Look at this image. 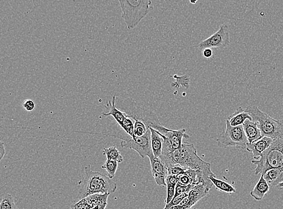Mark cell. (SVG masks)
<instances>
[{
  "label": "cell",
  "mask_w": 283,
  "mask_h": 209,
  "mask_svg": "<svg viewBox=\"0 0 283 209\" xmlns=\"http://www.w3.org/2000/svg\"><path fill=\"white\" fill-rule=\"evenodd\" d=\"M117 185L108 176L101 172L92 171L91 165L85 167V175L81 181L78 199L81 200L95 194L113 193L116 192Z\"/></svg>",
  "instance_id": "7a4b0ae2"
},
{
  "label": "cell",
  "mask_w": 283,
  "mask_h": 209,
  "mask_svg": "<svg viewBox=\"0 0 283 209\" xmlns=\"http://www.w3.org/2000/svg\"><path fill=\"white\" fill-rule=\"evenodd\" d=\"M210 189V188L203 184H199L195 186L194 189L190 191L187 196L190 204L193 207L201 199L206 196L209 194Z\"/></svg>",
  "instance_id": "2e32d148"
},
{
  "label": "cell",
  "mask_w": 283,
  "mask_h": 209,
  "mask_svg": "<svg viewBox=\"0 0 283 209\" xmlns=\"http://www.w3.org/2000/svg\"><path fill=\"white\" fill-rule=\"evenodd\" d=\"M119 2L123 19L128 29L136 28L153 9L151 0H119Z\"/></svg>",
  "instance_id": "277c9868"
},
{
  "label": "cell",
  "mask_w": 283,
  "mask_h": 209,
  "mask_svg": "<svg viewBox=\"0 0 283 209\" xmlns=\"http://www.w3.org/2000/svg\"><path fill=\"white\" fill-rule=\"evenodd\" d=\"M165 183H166L167 196L165 203L167 204L172 200L175 195L176 186L177 183V176L168 175Z\"/></svg>",
  "instance_id": "44dd1931"
},
{
  "label": "cell",
  "mask_w": 283,
  "mask_h": 209,
  "mask_svg": "<svg viewBox=\"0 0 283 209\" xmlns=\"http://www.w3.org/2000/svg\"><path fill=\"white\" fill-rule=\"evenodd\" d=\"M228 121L231 126L237 127L242 125L246 120L252 121L251 116L249 115V113L245 111V109L242 107H239L236 110L233 114L230 116L228 118Z\"/></svg>",
  "instance_id": "d6986e66"
},
{
  "label": "cell",
  "mask_w": 283,
  "mask_h": 209,
  "mask_svg": "<svg viewBox=\"0 0 283 209\" xmlns=\"http://www.w3.org/2000/svg\"><path fill=\"white\" fill-rule=\"evenodd\" d=\"M213 55V50L210 48H207L203 50V55L204 58L209 59L212 58Z\"/></svg>",
  "instance_id": "d6a6232c"
},
{
  "label": "cell",
  "mask_w": 283,
  "mask_h": 209,
  "mask_svg": "<svg viewBox=\"0 0 283 209\" xmlns=\"http://www.w3.org/2000/svg\"><path fill=\"white\" fill-rule=\"evenodd\" d=\"M0 209H17L16 203L13 195L7 193L3 196Z\"/></svg>",
  "instance_id": "d4e9b609"
},
{
  "label": "cell",
  "mask_w": 283,
  "mask_h": 209,
  "mask_svg": "<svg viewBox=\"0 0 283 209\" xmlns=\"http://www.w3.org/2000/svg\"><path fill=\"white\" fill-rule=\"evenodd\" d=\"M150 131V139H151V146L153 155L156 157L160 158L162 147H163L164 139L158 131L149 128Z\"/></svg>",
  "instance_id": "e0dca14e"
},
{
  "label": "cell",
  "mask_w": 283,
  "mask_h": 209,
  "mask_svg": "<svg viewBox=\"0 0 283 209\" xmlns=\"http://www.w3.org/2000/svg\"><path fill=\"white\" fill-rule=\"evenodd\" d=\"M36 104L32 99H26L23 103V109L27 112H32L35 109Z\"/></svg>",
  "instance_id": "4dcf8cb0"
},
{
  "label": "cell",
  "mask_w": 283,
  "mask_h": 209,
  "mask_svg": "<svg viewBox=\"0 0 283 209\" xmlns=\"http://www.w3.org/2000/svg\"><path fill=\"white\" fill-rule=\"evenodd\" d=\"M117 98V95H114L112 101L110 100L106 106H105V108L108 110V113H102L100 118L112 116L115 119L117 123L119 125V126L122 127L126 117V115L124 112L117 108L116 106Z\"/></svg>",
  "instance_id": "7c38bea8"
},
{
  "label": "cell",
  "mask_w": 283,
  "mask_h": 209,
  "mask_svg": "<svg viewBox=\"0 0 283 209\" xmlns=\"http://www.w3.org/2000/svg\"><path fill=\"white\" fill-rule=\"evenodd\" d=\"M150 133H151L149 129L143 136H136L135 139L131 138L129 140L122 139L120 146L123 148L133 149L143 159L146 157L151 156L153 154L151 146V139H150Z\"/></svg>",
  "instance_id": "ba28073f"
},
{
  "label": "cell",
  "mask_w": 283,
  "mask_h": 209,
  "mask_svg": "<svg viewBox=\"0 0 283 209\" xmlns=\"http://www.w3.org/2000/svg\"><path fill=\"white\" fill-rule=\"evenodd\" d=\"M5 154H6V150H5V144L4 143L2 142L1 146H0V156H1L0 159L1 160L3 159V158L4 157Z\"/></svg>",
  "instance_id": "836d02e7"
},
{
  "label": "cell",
  "mask_w": 283,
  "mask_h": 209,
  "mask_svg": "<svg viewBox=\"0 0 283 209\" xmlns=\"http://www.w3.org/2000/svg\"><path fill=\"white\" fill-rule=\"evenodd\" d=\"M216 142L219 147L222 148L234 146L237 148L246 149L248 143L242 125L231 126L228 119L226 121L225 129L220 134Z\"/></svg>",
  "instance_id": "52a82bcc"
},
{
  "label": "cell",
  "mask_w": 283,
  "mask_h": 209,
  "mask_svg": "<svg viewBox=\"0 0 283 209\" xmlns=\"http://www.w3.org/2000/svg\"><path fill=\"white\" fill-rule=\"evenodd\" d=\"M110 193L95 194L85 198L90 209H106L107 200Z\"/></svg>",
  "instance_id": "ac0fdd59"
},
{
  "label": "cell",
  "mask_w": 283,
  "mask_h": 209,
  "mask_svg": "<svg viewBox=\"0 0 283 209\" xmlns=\"http://www.w3.org/2000/svg\"><path fill=\"white\" fill-rule=\"evenodd\" d=\"M230 37L228 26L222 25L218 31L210 36L206 40L202 41L198 45L199 49L204 50L207 48H216V49H224L230 46Z\"/></svg>",
  "instance_id": "9c48e42d"
},
{
  "label": "cell",
  "mask_w": 283,
  "mask_h": 209,
  "mask_svg": "<svg viewBox=\"0 0 283 209\" xmlns=\"http://www.w3.org/2000/svg\"><path fill=\"white\" fill-rule=\"evenodd\" d=\"M123 130L125 131L129 136L131 137V138L135 139V136L134 134V124L133 121H132L131 118L126 116L124 122L122 127H121Z\"/></svg>",
  "instance_id": "484cf974"
},
{
  "label": "cell",
  "mask_w": 283,
  "mask_h": 209,
  "mask_svg": "<svg viewBox=\"0 0 283 209\" xmlns=\"http://www.w3.org/2000/svg\"><path fill=\"white\" fill-rule=\"evenodd\" d=\"M148 130V128L146 127V125L143 122L135 121L134 134L135 136H143L147 132Z\"/></svg>",
  "instance_id": "4316f807"
},
{
  "label": "cell",
  "mask_w": 283,
  "mask_h": 209,
  "mask_svg": "<svg viewBox=\"0 0 283 209\" xmlns=\"http://www.w3.org/2000/svg\"><path fill=\"white\" fill-rule=\"evenodd\" d=\"M196 186H197V185H196ZM195 187V185L194 184H188L186 185V186H184V185L177 183L175 189V195H174V196L181 195V194L186 192L189 193L190 191L194 189Z\"/></svg>",
  "instance_id": "83f0119b"
},
{
  "label": "cell",
  "mask_w": 283,
  "mask_h": 209,
  "mask_svg": "<svg viewBox=\"0 0 283 209\" xmlns=\"http://www.w3.org/2000/svg\"><path fill=\"white\" fill-rule=\"evenodd\" d=\"M116 106L119 110L124 112L126 116L133 119L134 121L143 122L148 129L152 128L164 136L170 130L162 126L159 121L157 115L152 110L138 106L131 98L118 99V103H116Z\"/></svg>",
  "instance_id": "3957f363"
},
{
  "label": "cell",
  "mask_w": 283,
  "mask_h": 209,
  "mask_svg": "<svg viewBox=\"0 0 283 209\" xmlns=\"http://www.w3.org/2000/svg\"><path fill=\"white\" fill-rule=\"evenodd\" d=\"M168 175H177L184 172L186 169L179 165H171L167 166Z\"/></svg>",
  "instance_id": "f1b7e54d"
},
{
  "label": "cell",
  "mask_w": 283,
  "mask_h": 209,
  "mask_svg": "<svg viewBox=\"0 0 283 209\" xmlns=\"http://www.w3.org/2000/svg\"><path fill=\"white\" fill-rule=\"evenodd\" d=\"M118 163L116 160H107L104 165L102 166V168L107 172L108 177L112 180L115 177L117 168H118Z\"/></svg>",
  "instance_id": "cb8c5ba5"
},
{
  "label": "cell",
  "mask_w": 283,
  "mask_h": 209,
  "mask_svg": "<svg viewBox=\"0 0 283 209\" xmlns=\"http://www.w3.org/2000/svg\"><path fill=\"white\" fill-rule=\"evenodd\" d=\"M167 139H164L163 147L160 159L167 166L171 165H179L186 169H193L214 174L212 165L205 162L198 155L197 149L192 143L183 142L182 147L173 150Z\"/></svg>",
  "instance_id": "6da1fadb"
},
{
  "label": "cell",
  "mask_w": 283,
  "mask_h": 209,
  "mask_svg": "<svg viewBox=\"0 0 283 209\" xmlns=\"http://www.w3.org/2000/svg\"><path fill=\"white\" fill-rule=\"evenodd\" d=\"M273 140L269 137L263 136L257 141L252 143H247L246 150L253 154L254 159L257 160L261 154L272 145Z\"/></svg>",
  "instance_id": "8fae6325"
},
{
  "label": "cell",
  "mask_w": 283,
  "mask_h": 209,
  "mask_svg": "<svg viewBox=\"0 0 283 209\" xmlns=\"http://www.w3.org/2000/svg\"><path fill=\"white\" fill-rule=\"evenodd\" d=\"M248 143H252L261 138L263 136L257 122L246 120L242 125Z\"/></svg>",
  "instance_id": "5bb4252c"
},
{
  "label": "cell",
  "mask_w": 283,
  "mask_h": 209,
  "mask_svg": "<svg viewBox=\"0 0 283 209\" xmlns=\"http://www.w3.org/2000/svg\"><path fill=\"white\" fill-rule=\"evenodd\" d=\"M210 180L212 182L213 186L220 192L233 193L236 192V189L232 185L227 183L224 181L219 180L216 178L215 176H211Z\"/></svg>",
  "instance_id": "7402d4cb"
},
{
  "label": "cell",
  "mask_w": 283,
  "mask_h": 209,
  "mask_svg": "<svg viewBox=\"0 0 283 209\" xmlns=\"http://www.w3.org/2000/svg\"><path fill=\"white\" fill-rule=\"evenodd\" d=\"M276 187L280 188V189H282V188H283V181H282L281 183H280L278 185H277Z\"/></svg>",
  "instance_id": "d590c367"
},
{
  "label": "cell",
  "mask_w": 283,
  "mask_h": 209,
  "mask_svg": "<svg viewBox=\"0 0 283 209\" xmlns=\"http://www.w3.org/2000/svg\"><path fill=\"white\" fill-rule=\"evenodd\" d=\"M191 209H192V208H191Z\"/></svg>",
  "instance_id": "74e56055"
},
{
  "label": "cell",
  "mask_w": 283,
  "mask_h": 209,
  "mask_svg": "<svg viewBox=\"0 0 283 209\" xmlns=\"http://www.w3.org/2000/svg\"><path fill=\"white\" fill-rule=\"evenodd\" d=\"M151 172L156 183L159 186H166L165 180L168 175L167 166L160 158L152 155L149 157Z\"/></svg>",
  "instance_id": "30bf717a"
},
{
  "label": "cell",
  "mask_w": 283,
  "mask_h": 209,
  "mask_svg": "<svg viewBox=\"0 0 283 209\" xmlns=\"http://www.w3.org/2000/svg\"><path fill=\"white\" fill-rule=\"evenodd\" d=\"M76 209H90V206L86 201L85 198L80 200V201L74 205Z\"/></svg>",
  "instance_id": "1f68e13d"
},
{
  "label": "cell",
  "mask_w": 283,
  "mask_h": 209,
  "mask_svg": "<svg viewBox=\"0 0 283 209\" xmlns=\"http://www.w3.org/2000/svg\"><path fill=\"white\" fill-rule=\"evenodd\" d=\"M269 184L265 180L263 175H261L257 184L250 193V195L256 201H260L263 200L266 194L269 192L270 190Z\"/></svg>",
  "instance_id": "9a60e30c"
},
{
  "label": "cell",
  "mask_w": 283,
  "mask_h": 209,
  "mask_svg": "<svg viewBox=\"0 0 283 209\" xmlns=\"http://www.w3.org/2000/svg\"><path fill=\"white\" fill-rule=\"evenodd\" d=\"M245 111L251 116L253 121L257 122L262 136L273 140L283 138V119L276 120L256 106L247 107Z\"/></svg>",
  "instance_id": "8992f818"
},
{
  "label": "cell",
  "mask_w": 283,
  "mask_h": 209,
  "mask_svg": "<svg viewBox=\"0 0 283 209\" xmlns=\"http://www.w3.org/2000/svg\"><path fill=\"white\" fill-rule=\"evenodd\" d=\"M252 163L256 166L255 175H263L268 170L283 168V138L273 141L260 158L252 160Z\"/></svg>",
  "instance_id": "5b68a950"
},
{
  "label": "cell",
  "mask_w": 283,
  "mask_h": 209,
  "mask_svg": "<svg viewBox=\"0 0 283 209\" xmlns=\"http://www.w3.org/2000/svg\"><path fill=\"white\" fill-rule=\"evenodd\" d=\"M263 175L270 186L276 187L283 181V168L268 170Z\"/></svg>",
  "instance_id": "ffe728a7"
},
{
  "label": "cell",
  "mask_w": 283,
  "mask_h": 209,
  "mask_svg": "<svg viewBox=\"0 0 283 209\" xmlns=\"http://www.w3.org/2000/svg\"><path fill=\"white\" fill-rule=\"evenodd\" d=\"M103 154L107 155V160H113L117 161L118 163L123 162V157L116 146H111V147L105 148L103 151Z\"/></svg>",
  "instance_id": "603a6c76"
},
{
  "label": "cell",
  "mask_w": 283,
  "mask_h": 209,
  "mask_svg": "<svg viewBox=\"0 0 283 209\" xmlns=\"http://www.w3.org/2000/svg\"><path fill=\"white\" fill-rule=\"evenodd\" d=\"M71 209H76V208H75L74 207V205H71Z\"/></svg>",
  "instance_id": "8d00e7d4"
},
{
  "label": "cell",
  "mask_w": 283,
  "mask_h": 209,
  "mask_svg": "<svg viewBox=\"0 0 283 209\" xmlns=\"http://www.w3.org/2000/svg\"><path fill=\"white\" fill-rule=\"evenodd\" d=\"M164 136L166 137L169 143L170 148L173 150L181 148L183 144V139H188L190 137V136L186 133L185 129L169 130Z\"/></svg>",
  "instance_id": "4fadbf2b"
},
{
  "label": "cell",
  "mask_w": 283,
  "mask_h": 209,
  "mask_svg": "<svg viewBox=\"0 0 283 209\" xmlns=\"http://www.w3.org/2000/svg\"><path fill=\"white\" fill-rule=\"evenodd\" d=\"M188 195V193L186 192L181 194V195L174 196L172 200H171V201L169 203H168V204H165V207L163 209H167L172 207V206L179 204V203L182 201V199L183 198H185L186 196H187Z\"/></svg>",
  "instance_id": "f546056e"
},
{
  "label": "cell",
  "mask_w": 283,
  "mask_h": 209,
  "mask_svg": "<svg viewBox=\"0 0 283 209\" xmlns=\"http://www.w3.org/2000/svg\"><path fill=\"white\" fill-rule=\"evenodd\" d=\"M198 2V0H189V2L192 5H195Z\"/></svg>",
  "instance_id": "e575fe53"
}]
</instances>
